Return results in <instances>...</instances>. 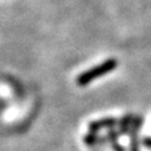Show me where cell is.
<instances>
[{
    "instance_id": "52a82bcc",
    "label": "cell",
    "mask_w": 151,
    "mask_h": 151,
    "mask_svg": "<svg viewBox=\"0 0 151 151\" xmlns=\"http://www.w3.org/2000/svg\"><path fill=\"white\" fill-rule=\"evenodd\" d=\"M142 145L147 148H151V138H146L142 141Z\"/></svg>"
},
{
    "instance_id": "7a4b0ae2",
    "label": "cell",
    "mask_w": 151,
    "mask_h": 151,
    "mask_svg": "<svg viewBox=\"0 0 151 151\" xmlns=\"http://www.w3.org/2000/svg\"><path fill=\"white\" fill-rule=\"evenodd\" d=\"M119 124V119L115 118H104V119H100L96 121H92L88 123V131H93V132H97L99 130L104 129V128H110L112 129L113 127Z\"/></svg>"
},
{
    "instance_id": "277c9868",
    "label": "cell",
    "mask_w": 151,
    "mask_h": 151,
    "mask_svg": "<svg viewBox=\"0 0 151 151\" xmlns=\"http://www.w3.org/2000/svg\"><path fill=\"white\" fill-rule=\"evenodd\" d=\"M100 137L101 135L97 134V132H93V131H88L86 134L84 135L83 140L85 142L86 146H95L99 145V141H100Z\"/></svg>"
},
{
    "instance_id": "5b68a950",
    "label": "cell",
    "mask_w": 151,
    "mask_h": 151,
    "mask_svg": "<svg viewBox=\"0 0 151 151\" xmlns=\"http://www.w3.org/2000/svg\"><path fill=\"white\" fill-rule=\"evenodd\" d=\"M119 137H120L119 131H115V130H113V129H110L108 131V134H106V139H108L109 143L113 145V143H115V142H118Z\"/></svg>"
},
{
    "instance_id": "8992f818",
    "label": "cell",
    "mask_w": 151,
    "mask_h": 151,
    "mask_svg": "<svg viewBox=\"0 0 151 151\" xmlns=\"http://www.w3.org/2000/svg\"><path fill=\"white\" fill-rule=\"evenodd\" d=\"M111 146H112V149H113L114 151H124V148L122 146H120L118 142H115V143L111 145Z\"/></svg>"
},
{
    "instance_id": "6da1fadb",
    "label": "cell",
    "mask_w": 151,
    "mask_h": 151,
    "mask_svg": "<svg viewBox=\"0 0 151 151\" xmlns=\"http://www.w3.org/2000/svg\"><path fill=\"white\" fill-rule=\"evenodd\" d=\"M116 66H118V62L114 58L106 60L105 62H103L102 64L94 66L93 68H90V70H85L84 73L80 74L76 78V84L78 86H85L97 77H101V76L112 72Z\"/></svg>"
},
{
    "instance_id": "3957f363",
    "label": "cell",
    "mask_w": 151,
    "mask_h": 151,
    "mask_svg": "<svg viewBox=\"0 0 151 151\" xmlns=\"http://www.w3.org/2000/svg\"><path fill=\"white\" fill-rule=\"evenodd\" d=\"M143 122V119L135 115L132 125H131V131H130V137H131V151H139V143H138V131L141 128Z\"/></svg>"
}]
</instances>
